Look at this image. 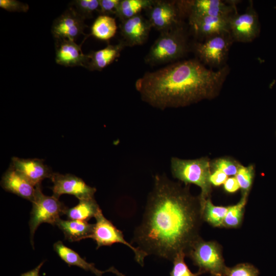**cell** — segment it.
Here are the masks:
<instances>
[{
	"label": "cell",
	"instance_id": "cell-1",
	"mask_svg": "<svg viewBox=\"0 0 276 276\" xmlns=\"http://www.w3.org/2000/svg\"><path fill=\"white\" fill-rule=\"evenodd\" d=\"M203 221L199 196L192 195L187 185L182 187L165 174L156 175L131 242L148 256L172 262L178 254L187 257L201 238Z\"/></svg>",
	"mask_w": 276,
	"mask_h": 276
},
{
	"label": "cell",
	"instance_id": "cell-2",
	"mask_svg": "<svg viewBox=\"0 0 276 276\" xmlns=\"http://www.w3.org/2000/svg\"><path fill=\"white\" fill-rule=\"evenodd\" d=\"M228 73L227 66L214 71L190 59L146 73L135 86L142 100L154 107H183L216 96Z\"/></svg>",
	"mask_w": 276,
	"mask_h": 276
},
{
	"label": "cell",
	"instance_id": "cell-3",
	"mask_svg": "<svg viewBox=\"0 0 276 276\" xmlns=\"http://www.w3.org/2000/svg\"><path fill=\"white\" fill-rule=\"evenodd\" d=\"M211 168V163L205 157L195 159L172 157L171 159L170 169L174 178L184 182L185 185L194 184L201 189L199 197L202 210L205 201L210 198L212 191Z\"/></svg>",
	"mask_w": 276,
	"mask_h": 276
},
{
	"label": "cell",
	"instance_id": "cell-4",
	"mask_svg": "<svg viewBox=\"0 0 276 276\" xmlns=\"http://www.w3.org/2000/svg\"><path fill=\"white\" fill-rule=\"evenodd\" d=\"M187 48L183 31L177 26L161 32L145 56V61L152 65L171 62L182 57Z\"/></svg>",
	"mask_w": 276,
	"mask_h": 276
},
{
	"label": "cell",
	"instance_id": "cell-5",
	"mask_svg": "<svg viewBox=\"0 0 276 276\" xmlns=\"http://www.w3.org/2000/svg\"><path fill=\"white\" fill-rule=\"evenodd\" d=\"M32 203V208L29 224L30 242L34 248L33 237L37 227L42 223L56 225L60 217L65 214L67 208L59 201V198L53 195H45L42 192L41 185L36 186Z\"/></svg>",
	"mask_w": 276,
	"mask_h": 276
},
{
	"label": "cell",
	"instance_id": "cell-6",
	"mask_svg": "<svg viewBox=\"0 0 276 276\" xmlns=\"http://www.w3.org/2000/svg\"><path fill=\"white\" fill-rule=\"evenodd\" d=\"M194 265L203 273L211 276H225V264L221 246L215 241H205L200 238L192 247L188 256Z\"/></svg>",
	"mask_w": 276,
	"mask_h": 276
},
{
	"label": "cell",
	"instance_id": "cell-7",
	"mask_svg": "<svg viewBox=\"0 0 276 276\" xmlns=\"http://www.w3.org/2000/svg\"><path fill=\"white\" fill-rule=\"evenodd\" d=\"M95 218L96 222L94 224L93 231L89 238L93 239L96 242V249L103 246H111L117 243L123 244L133 251L136 261L141 266L144 265V258L148 255L138 247L127 242L124 238L123 233L104 216L101 209Z\"/></svg>",
	"mask_w": 276,
	"mask_h": 276
},
{
	"label": "cell",
	"instance_id": "cell-8",
	"mask_svg": "<svg viewBox=\"0 0 276 276\" xmlns=\"http://www.w3.org/2000/svg\"><path fill=\"white\" fill-rule=\"evenodd\" d=\"M233 38L229 32L208 38L195 45V51L200 60L212 67H220L227 56Z\"/></svg>",
	"mask_w": 276,
	"mask_h": 276
},
{
	"label": "cell",
	"instance_id": "cell-9",
	"mask_svg": "<svg viewBox=\"0 0 276 276\" xmlns=\"http://www.w3.org/2000/svg\"><path fill=\"white\" fill-rule=\"evenodd\" d=\"M229 33L233 39L242 42L252 41L260 32L258 16L252 5L241 14H233L229 17Z\"/></svg>",
	"mask_w": 276,
	"mask_h": 276
},
{
	"label": "cell",
	"instance_id": "cell-10",
	"mask_svg": "<svg viewBox=\"0 0 276 276\" xmlns=\"http://www.w3.org/2000/svg\"><path fill=\"white\" fill-rule=\"evenodd\" d=\"M51 180L53 195L58 198L62 194L72 195L79 200L94 197L97 190L87 185L81 178L71 174L53 173Z\"/></svg>",
	"mask_w": 276,
	"mask_h": 276
},
{
	"label": "cell",
	"instance_id": "cell-11",
	"mask_svg": "<svg viewBox=\"0 0 276 276\" xmlns=\"http://www.w3.org/2000/svg\"><path fill=\"white\" fill-rule=\"evenodd\" d=\"M87 27L83 19L70 6L61 15L55 19L51 32L56 40L68 39L75 41L84 34Z\"/></svg>",
	"mask_w": 276,
	"mask_h": 276
},
{
	"label": "cell",
	"instance_id": "cell-12",
	"mask_svg": "<svg viewBox=\"0 0 276 276\" xmlns=\"http://www.w3.org/2000/svg\"><path fill=\"white\" fill-rule=\"evenodd\" d=\"M180 10H187L189 17L210 16L229 17L234 6L220 0H194L178 3Z\"/></svg>",
	"mask_w": 276,
	"mask_h": 276
},
{
	"label": "cell",
	"instance_id": "cell-13",
	"mask_svg": "<svg viewBox=\"0 0 276 276\" xmlns=\"http://www.w3.org/2000/svg\"><path fill=\"white\" fill-rule=\"evenodd\" d=\"M178 6L166 1H154L149 12V19L152 27L160 32L178 26Z\"/></svg>",
	"mask_w": 276,
	"mask_h": 276
},
{
	"label": "cell",
	"instance_id": "cell-14",
	"mask_svg": "<svg viewBox=\"0 0 276 276\" xmlns=\"http://www.w3.org/2000/svg\"><path fill=\"white\" fill-rule=\"evenodd\" d=\"M152 26L140 14L122 21L120 25L122 41L125 47L140 45L147 40Z\"/></svg>",
	"mask_w": 276,
	"mask_h": 276
},
{
	"label": "cell",
	"instance_id": "cell-15",
	"mask_svg": "<svg viewBox=\"0 0 276 276\" xmlns=\"http://www.w3.org/2000/svg\"><path fill=\"white\" fill-rule=\"evenodd\" d=\"M56 62L66 67L81 66L86 68L89 59L84 54L82 44H77L75 41L68 39L56 40Z\"/></svg>",
	"mask_w": 276,
	"mask_h": 276
},
{
	"label": "cell",
	"instance_id": "cell-16",
	"mask_svg": "<svg viewBox=\"0 0 276 276\" xmlns=\"http://www.w3.org/2000/svg\"><path fill=\"white\" fill-rule=\"evenodd\" d=\"M22 174L34 186L41 185L45 178H51L53 172L43 160L39 158H21L13 157L10 165Z\"/></svg>",
	"mask_w": 276,
	"mask_h": 276
},
{
	"label": "cell",
	"instance_id": "cell-17",
	"mask_svg": "<svg viewBox=\"0 0 276 276\" xmlns=\"http://www.w3.org/2000/svg\"><path fill=\"white\" fill-rule=\"evenodd\" d=\"M1 185L6 191L31 202L33 200L36 187L11 165L3 174Z\"/></svg>",
	"mask_w": 276,
	"mask_h": 276
},
{
	"label": "cell",
	"instance_id": "cell-18",
	"mask_svg": "<svg viewBox=\"0 0 276 276\" xmlns=\"http://www.w3.org/2000/svg\"><path fill=\"white\" fill-rule=\"evenodd\" d=\"M229 17L210 16L189 17L190 24L198 36L206 39L229 32Z\"/></svg>",
	"mask_w": 276,
	"mask_h": 276
},
{
	"label": "cell",
	"instance_id": "cell-19",
	"mask_svg": "<svg viewBox=\"0 0 276 276\" xmlns=\"http://www.w3.org/2000/svg\"><path fill=\"white\" fill-rule=\"evenodd\" d=\"M125 47V45L121 40L117 44H108L104 49L91 51L87 54L89 60L86 68L90 71H101L119 57Z\"/></svg>",
	"mask_w": 276,
	"mask_h": 276
},
{
	"label": "cell",
	"instance_id": "cell-20",
	"mask_svg": "<svg viewBox=\"0 0 276 276\" xmlns=\"http://www.w3.org/2000/svg\"><path fill=\"white\" fill-rule=\"evenodd\" d=\"M56 225L62 231L65 239L70 242H75L89 238L93 231L94 224H90L84 221L65 220L60 218Z\"/></svg>",
	"mask_w": 276,
	"mask_h": 276
},
{
	"label": "cell",
	"instance_id": "cell-21",
	"mask_svg": "<svg viewBox=\"0 0 276 276\" xmlns=\"http://www.w3.org/2000/svg\"><path fill=\"white\" fill-rule=\"evenodd\" d=\"M53 247L60 259L69 266H76L79 267L84 270L91 271L96 276H102L103 273L108 272L107 270L101 271L95 267L94 263L87 262L77 252L66 246L60 241L55 242L54 244Z\"/></svg>",
	"mask_w": 276,
	"mask_h": 276
},
{
	"label": "cell",
	"instance_id": "cell-22",
	"mask_svg": "<svg viewBox=\"0 0 276 276\" xmlns=\"http://www.w3.org/2000/svg\"><path fill=\"white\" fill-rule=\"evenodd\" d=\"M100 209L93 197L79 200L76 206L67 209L65 214L68 219L87 221L95 217Z\"/></svg>",
	"mask_w": 276,
	"mask_h": 276
},
{
	"label": "cell",
	"instance_id": "cell-23",
	"mask_svg": "<svg viewBox=\"0 0 276 276\" xmlns=\"http://www.w3.org/2000/svg\"><path fill=\"white\" fill-rule=\"evenodd\" d=\"M115 19L109 15H100L94 21L90 29V34L98 39L109 40L117 32Z\"/></svg>",
	"mask_w": 276,
	"mask_h": 276
},
{
	"label": "cell",
	"instance_id": "cell-24",
	"mask_svg": "<svg viewBox=\"0 0 276 276\" xmlns=\"http://www.w3.org/2000/svg\"><path fill=\"white\" fill-rule=\"evenodd\" d=\"M154 2L152 0H120L115 15L122 21L139 14L143 10H148Z\"/></svg>",
	"mask_w": 276,
	"mask_h": 276
},
{
	"label": "cell",
	"instance_id": "cell-25",
	"mask_svg": "<svg viewBox=\"0 0 276 276\" xmlns=\"http://www.w3.org/2000/svg\"><path fill=\"white\" fill-rule=\"evenodd\" d=\"M228 208L229 206L215 205L209 198L205 201L202 210L203 221L213 227H223V220Z\"/></svg>",
	"mask_w": 276,
	"mask_h": 276
},
{
	"label": "cell",
	"instance_id": "cell-26",
	"mask_svg": "<svg viewBox=\"0 0 276 276\" xmlns=\"http://www.w3.org/2000/svg\"><path fill=\"white\" fill-rule=\"evenodd\" d=\"M247 196L248 195H243L237 203L229 205L223 220V227L236 228L240 226L243 221Z\"/></svg>",
	"mask_w": 276,
	"mask_h": 276
},
{
	"label": "cell",
	"instance_id": "cell-27",
	"mask_svg": "<svg viewBox=\"0 0 276 276\" xmlns=\"http://www.w3.org/2000/svg\"><path fill=\"white\" fill-rule=\"evenodd\" d=\"M241 189L242 195H248L254 177V169L252 166H240L235 176Z\"/></svg>",
	"mask_w": 276,
	"mask_h": 276
},
{
	"label": "cell",
	"instance_id": "cell-28",
	"mask_svg": "<svg viewBox=\"0 0 276 276\" xmlns=\"http://www.w3.org/2000/svg\"><path fill=\"white\" fill-rule=\"evenodd\" d=\"M71 7L83 18H90L99 8V0H76L71 3Z\"/></svg>",
	"mask_w": 276,
	"mask_h": 276
},
{
	"label": "cell",
	"instance_id": "cell-29",
	"mask_svg": "<svg viewBox=\"0 0 276 276\" xmlns=\"http://www.w3.org/2000/svg\"><path fill=\"white\" fill-rule=\"evenodd\" d=\"M185 257L186 255L182 252L176 256L172 261L173 266L170 276H199L203 274L199 270L196 273L192 272L185 262Z\"/></svg>",
	"mask_w": 276,
	"mask_h": 276
},
{
	"label": "cell",
	"instance_id": "cell-30",
	"mask_svg": "<svg viewBox=\"0 0 276 276\" xmlns=\"http://www.w3.org/2000/svg\"><path fill=\"white\" fill-rule=\"evenodd\" d=\"M259 271L254 265L239 263L232 267H227L225 276H258Z\"/></svg>",
	"mask_w": 276,
	"mask_h": 276
},
{
	"label": "cell",
	"instance_id": "cell-31",
	"mask_svg": "<svg viewBox=\"0 0 276 276\" xmlns=\"http://www.w3.org/2000/svg\"><path fill=\"white\" fill-rule=\"evenodd\" d=\"M214 170H220L227 176H235L240 166L236 162L229 158H220L213 163Z\"/></svg>",
	"mask_w": 276,
	"mask_h": 276
},
{
	"label": "cell",
	"instance_id": "cell-32",
	"mask_svg": "<svg viewBox=\"0 0 276 276\" xmlns=\"http://www.w3.org/2000/svg\"><path fill=\"white\" fill-rule=\"evenodd\" d=\"M0 7L9 12H26L29 9L27 4L16 0H1Z\"/></svg>",
	"mask_w": 276,
	"mask_h": 276
},
{
	"label": "cell",
	"instance_id": "cell-33",
	"mask_svg": "<svg viewBox=\"0 0 276 276\" xmlns=\"http://www.w3.org/2000/svg\"><path fill=\"white\" fill-rule=\"evenodd\" d=\"M120 1L99 0V8L98 11L100 15H109V14H115L116 10Z\"/></svg>",
	"mask_w": 276,
	"mask_h": 276
},
{
	"label": "cell",
	"instance_id": "cell-34",
	"mask_svg": "<svg viewBox=\"0 0 276 276\" xmlns=\"http://www.w3.org/2000/svg\"><path fill=\"white\" fill-rule=\"evenodd\" d=\"M227 175L220 170H214L213 173H211L210 180L212 186H220L223 185L226 179L228 178Z\"/></svg>",
	"mask_w": 276,
	"mask_h": 276
},
{
	"label": "cell",
	"instance_id": "cell-35",
	"mask_svg": "<svg viewBox=\"0 0 276 276\" xmlns=\"http://www.w3.org/2000/svg\"><path fill=\"white\" fill-rule=\"evenodd\" d=\"M224 190L229 193H233L240 189V186L235 177L228 178L223 184Z\"/></svg>",
	"mask_w": 276,
	"mask_h": 276
},
{
	"label": "cell",
	"instance_id": "cell-36",
	"mask_svg": "<svg viewBox=\"0 0 276 276\" xmlns=\"http://www.w3.org/2000/svg\"><path fill=\"white\" fill-rule=\"evenodd\" d=\"M43 263H44V261L41 262L35 268L30 271H28L25 273H22L20 276H40L39 271Z\"/></svg>",
	"mask_w": 276,
	"mask_h": 276
},
{
	"label": "cell",
	"instance_id": "cell-37",
	"mask_svg": "<svg viewBox=\"0 0 276 276\" xmlns=\"http://www.w3.org/2000/svg\"><path fill=\"white\" fill-rule=\"evenodd\" d=\"M108 272H112L115 274L117 276H125L123 273L120 272L117 269L114 267L112 266L107 269Z\"/></svg>",
	"mask_w": 276,
	"mask_h": 276
}]
</instances>
